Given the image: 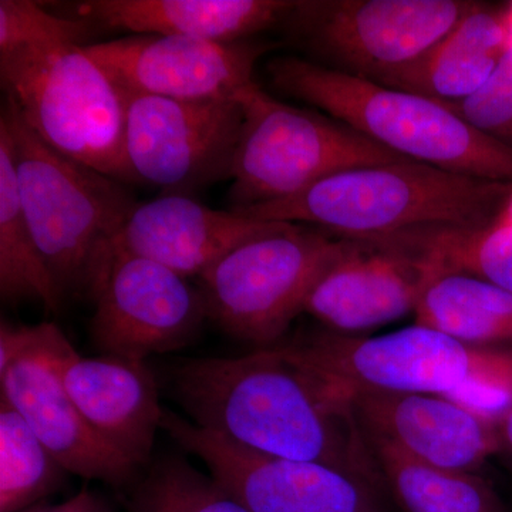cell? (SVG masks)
<instances>
[{"label":"cell","instance_id":"cell-1","mask_svg":"<svg viewBox=\"0 0 512 512\" xmlns=\"http://www.w3.org/2000/svg\"><path fill=\"white\" fill-rule=\"evenodd\" d=\"M171 389L195 426L262 456L323 464L382 493L350 397L281 346L178 363Z\"/></svg>","mask_w":512,"mask_h":512},{"label":"cell","instance_id":"cell-2","mask_svg":"<svg viewBox=\"0 0 512 512\" xmlns=\"http://www.w3.org/2000/svg\"><path fill=\"white\" fill-rule=\"evenodd\" d=\"M511 187L406 160L350 168L286 200L234 211L375 242L424 229L483 227L497 218Z\"/></svg>","mask_w":512,"mask_h":512},{"label":"cell","instance_id":"cell-3","mask_svg":"<svg viewBox=\"0 0 512 512\" xmlns=\"http://www.w3.org/2000/svg\"><path fill=\"white\" fill-rule=\"evenodd\" d=\"M279 346L348 396L434 394L495 420L512 407V350L477 348L419 323L370 338L320 329Z\"/></svg>","mask_w":512,"mask_h":512},{"label":"cell","instance_id":"cell-4","mask_svg":"<svg viewBox=\"0 0 512 512\" xmlns=\"http://www.w3.org/2000/svg\"><path fill=\"white\" fill-rule=\"evenodd\" d=\"M276 90L325 111L397 156L451 173L512 183V148L439 101L301 59L266 64Z\"/></svg>","mask_w":512,"mask_h":512},{"label":"cell","instance_id":"cell-5","mask_svg":"<svg viewBox=\"0 0 512 512\" xmlns=\"http://www.w3.org/2000/svg\"><path fill=\"white\" fill-rule=\"evenodd\" d=\"M0 123L12 140L26 220L60 295L87 293L93 298L114 238L136 201L120 181L47 146L8 97Z\"/></svg>","mask_w":512,"mask_h":512},{"label":"cell","instance_id":"cell-6","mask_svg":"<svg viewBox=\"0 0 512 512\" xmlns=\"http://www.w3.org/2000/svg\"><path fill=\"white\" fill-rule=\"evenodd\" d=\"M6 97L57 153L136 183L126 158V100L82 43L45 42L0 50Z\"/></svg>","mask_w":512,"mask_h":512},{"label":"cell","instance_id":"cell-7","mask_svg":"<svg viewBox=\"0 0 512 512\" xmlns=\"http://www.w3.org/2000/svg\"><path fill=\"white\" fill-rule=\"evenodd\" d=\"M238 100L244 121L232 164V210L286 200L350 168L409 160L332 117L274 99L256 83Z\"/></svg>","mask_w":512,"mask_h":512},{"label":"cell","instance_id":"cell-8","mask_svg":"<svg viewBox=\"0 0 512 512\" xmlns=\"http://www.w3.org/2000/svg\"><path fill=\"white\" fill-rule=\"evenodd\" d=\"M348 247L349 239L296 224L241 245L200 276L208 319L232 338L274 348Z\"/></svg>","mask_w":512,"mask_h":512},{"label":"cell","instance_id":"cell-9","mask_svg":"<svg viewBox=\"0 0 512 512\" xmlns=\"http://www.w3.org/2000/svg\"><path fill=\"white\" fill-rule=\"evenodd\" d=\"M477 2L468 0H302L284 25L332 67L376 82L423 56Z\"/></svg>","mask_w":512,"mask_h":512},{"label":"cell","instance_id":"cell-10","mask_svg":"<svg viewBox=\"0 0 512 512\" xmlns=\"http://www.w3.org/2000/svg\"><path fill=\"white\" fill-rule=\"evenodd\" d=\"M126 100V158L136 183L185 194L231 178L244 110L238 99Z\"/></svg>","mask_w":512,"mask_h":512},{"label":"cell","instance_id":"cell-11","mask_svg":"<svg viewBox=\"0 0 512 512\" xmlns=\"http://www.w3.org/2000/svg\"><path fill=\"white\" fill-rule=\"evenodd\" d=\"M93 299L94 345L103 355L140 362L190 345L208 319L204 295L188 278L116 249Z\"/></svg>","mask_w":512,"mask_h":512},{"label":"cell","instance_id":"cell-12","mask_svg":"<svg viewBox=\"0 0 512 512\" xmlns=\"http://www.w3.org/2000/svg\"><path fill=\"white\" fill-rule=\"evenodd\" d=\"M161 429L249 512H384L380 491L336 468L252 453L168 410Z\"/></svg>","mask_w":512,"mask_h":512},{"label":"cell","instance_id":"cell-13","mask_svg":"<svg viewBox=\"0 0 512 512\" xmlns=\"http://www.w3.org/2000/svg\"><path fill=\"white\" fill-rule=\"evenodd\" d=\"M123 94L235 100L254 84L261 47L184 36L131 35L84 45Z\"/></svg>","mask_w":512,"mask_h":512},{"label":"cell","instance_id":"cell-14","mask_svg":"<svg viewBox=\"0 0 512 512\" xmlns=\"http://www.w3.org/2000/svg\"><path fill=\"white\" fill-rule=\"evenodd\" d=\"M64 338L55 323L37 325L32 348L0 372V399L23 417L67 473L124 487L138 467L94 433L67 393L59 365Z\"/></svg>","mask_w":512,"mask_h":512},{"label":"cell","instance_id":"cell-15","mask_svg":"<svg viewBox=\"0 0 512 512\" xmlns=\"http://www.w3.org/2000/svg\"><path fill=\"white\" fill-rule=\"evenodd\" d=\"M363 433L430 466L477 473L503 451L497 420L434 394L350 393Z\"/></svg>","mask_w":512,"mask_h":512},{"label":"cell","instance_id":"cell-16","mask_svg":"<svg viewBox=\"0 0 512 512\" xmlns=\"http://www.w3.org/2000/svg\"><path fill=\"white\" fill-rule=\"evenodd\" d=\"M430 281L429 268L403 249L349 241L312 289L303 313L323 329L355 336L414 313Z\"/></svg>","mask_w":512,"mask_h":512},{"label":"cell","instance_id":"cell-17","mask_svg":"<svg viewBox=\"0 0 512 512\" xmlns=\"http://www.w3.org/2000/svg\"><path fill=\"white\" fill-rule=\"evenodd\" d=\"M234 210H212L184 194H165L134 205L113 249L150 259L184 278L205 274L241 245L288 227Z\"/></svg>","mask_w":512,"mask_h":512},{"label":"cell","instance_id":"cell-18","mask_svg":"<svg viewBox=\"0 0 512 512\" xmlns=\"http://www.w3.org/2000/svg\"><path fill=\"white\" fill-rule=\"evenodd\" d=\"M60 376L83 419L104 443L140 468L151 461L164 410L146 362L117 356L84 357L64 338Z\"/></svg>","mask_w":512,"mask_h":512},{"label":"cell","instance_id":"cell-19","mask_svg":"<svg viewBox=\"0 0 512 512\" xmlns=\"http://www.w3.org/2000/svg\"><path fill=\"white\" fill-rule=\"evenodd\" d=\"M289 0H87L74 15L93 26L134 35L184 36L214 42L242 39L285 22Z\"/></svg>","mask_w":512,"mask_h":512},{"label":"cell","instance_id":"cell-20","mask_svg":"<svg viewBox=\"0 0 512 512\" xmlns=\"http://www.w3.org/2000/svg\"><path fill=\"white\" fill-rule=\"evenodd\" d=\"M505 53L504 8L477 3L423 56L376 83L440 103H457L488 82Z\"/></svg>","mask_w":512,"mask_h":512},{"label":"cell","instance_id":"cell-21","mask_svg":"<svg viewBox=\"0 0 512 512\" xmlns=\"http://www.w3.org/2000/svg\"><path fill=\"white\" fill-rule=\"evenodd\" d=\"M363 437L383 491L403 512H512L493 484L477 473L430 466L377 437Z\"/></svg>","mask_w":512,"mask_h":512},{"label":"cell","instance_id":"cell-22","mask_svg":"<svg viewBox=\"0 0 512 512\" xmlns=\"http://www.w3.org/2000/svg\"><path fill=\"white\" fill-rule=\"evenodd\" d=\"M416 323L485 349L512 350V293L463 274L433 276L416 311Z\"/></svg>","mask_w":512,"mask_h":512},{"label":"cell","instance_id":"cell-23","mask_svg":"<svg viewBox=\"0 0 512 512\" xmlns=\"http://www.w3.org/2000/svg\"><path fill=\"white\" fill-rule=\"evenodd\" d=\"M0 293L3 301H39L57 311L62 295L43 261L20 200L8 128L0 123Z\"/></svg>","mask_w":512,"mask_h":512},{"label":"cell","instance_id":"cell-24","mask_svg":"<svg viewBox=\"0 0 512 512\" xmlns=\"http://www.w3.org/2000/svg\"><path fill=\"white\" fill-rule=\"evenodd\" d=\"M379 244L403 249L429 268L431 278L463 274L512 293V228L490 222L474 228H436L410 232Z\"/></svg>","mask_w":512,"mask_h":512},{"label":"cell","instance_id":"cell-25","mask_svg":"<svg viewBox=\"0 0 512 512\" xmlns=\"http://www.w3.org/2000/svg\"><path fill=\"white\" fill-rule=\"evenodd\" d=\"M67 474L23 417L0 399V512L35 507L62 487Z\"/></svg>","mask_w":512,"mask_h":512},{"label":"cell","instance_id":"cell-26","mask_svg":"<svg viewBox=\"0 0 512 512\" xmlns=\"http://www.w3.org/2000/svg\"><path fill=\"white\" fill-rule=\"evenodd\" d=\"M128 512H249L227 488L184 458L165 457L134 488Z\"/></svg>","mask_w":512,"mask_h":512},{"label":"cell","instance_id":"cell-27","mask_svg":"<svg viewBox=\"0 0 512 512\" xmlns=\"http://www.w3.org/2000/svg\"><path fill=\"white\" fill-rule=\"evenodd\" d=\"M92 23L59 18L30 0H0V50L45 42L82 43Z\"/></svg>","mask_w":512,"mask_h":512},{"label":"cell","instance_id":"cell-28","mask_svg":"<svg viewBox=\"0 0 512 512\" xmlns=\"http://www.w3.org/2000/svg\"><path fill=\"white\" fill-rule=\"evenodd\" d=\"M443 104L481 133L512 148V57L505 53L493 76L476 94Z\"/></svg>","mask_w":512,"mask_h":512},{"label":"cell","instance_id":"cell-29","mask_svg":"<svg viewBox=\"0 0 512 512\" xmlns=\"http://www.w3.org/2000/svg\"><path fill=\"white\" fill-rule=\"evenodd\" d=\"M36 326H16L3 320L0 326V372L28 352L35 343Z\"/></svg>","mask_w":512,"mask_h":512},{"label":"cell","instance_id":"cell-30","mask_svg":"<svg viewBox=\"0 0 512 512\" xmlns=\"http://www.w3.org/2000/svg\"><path fill=\"white\" fill-rule=\"evenodd\" d=\"M23 512H113L106 501L90 488H82L72 498L57 505L37 504Z\"/></svg>","mask_w":512,"mask_h":512},{"label":"cell","instance_id":"cell-31","mask_svg":"<svg viewBox=\"0 0 512 512\" xmlns=\"http://www.w3.org/2000/svg\"><path fill=\"white\" fill-rule=\"evenodd\" d=\"M497 429L503 451H507L512 456V407L498 417Z\"/></svg>","mask_w":512,"mask_h":512},{"label":"cell","instance_id":"cell-32","mask_svg":"<svg viewBox=\"0 0 512 512\" xmlns=\"http://www.w3.org/2000/svg\"><path fill=\"white\" fill-rule=\"evenodd\" d=\"M494 221L512 228V187Z\"/></svg>","mask_w":512,"mask_h":512},{"label":"cell","instance_id":"cell-33","mask_svg":"<svg viewBox=\"0 0 512 512\" xmlns=\"http://www.w3.org/2000/svg\"><path fill=\"white\" fill-rule=\"evenodd\" d=\"M505 33H507V55L512 57V2L504 6Z\"/></svg>","mask_w":512,"mask_h":512},{"label":"cell","instance_id":"cell-34","mask_svg":"<svg viewBox=\"0 0 512 512\" xmlns=\"http://www.w3.org/2000/svg\"><path fill=\"white\" fill-rule=\"evenodd\" d=\"M511 511H512V503H511Z\"/></svg>","mask_w":512,"mask_h":512}]
</instances>
